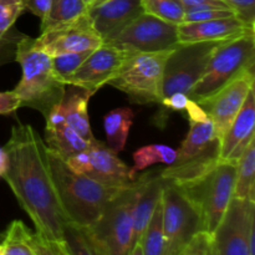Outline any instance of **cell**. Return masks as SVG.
I'll return each mask as SVG.
<instances>
[{
    "mask_svg": "<svg viewBox=\"0 0 255 255\" xmlns=\"http://www.w3.org/2000/svg\"><path fill=\"white\" fill-rule=\"evenodd\" d=\"M4 148L9 163L2 178L34 223L36 233L50 241L62 242L69 221L52 181L44 139L32 126L17 124L11 128Z\"/></svg>",
    "mask_w": 255,
    "mask_h": 255,
    "instance_id": "obj_1",
    "label": "cell"
},
{
    "mask_svg": "<svg viewBox=\"0 0 255 255\" xmlns=\"http://www.w3.org/2000/svg\"><path fill=\"white\" fill-rule=\"evenodd\" d=\"M50 171L57 197L69 223L80 227L94 226L109 202L120 192L117 187L102 184L95 179L72 172L65 159L47 148Z\"/></svg>",
    "mask_w": 255,
    "mask_h": 255,
    "instance_id": "obj_2",
    "label": "cell"
},
{
    "mask_svg": "<svg viewBox=\"0 0 255 255\" xmlns=\"http://www.w3.org/2000/svg\"><path fill=\"white\" fill-rule=\"evenodd\" d=\"M15 61L21 66V79L14 89L20 105L47 117L66 91V85L52 67L51 56L40 47L36 37L22 35L16 45Z\"/></svg>",
    "mask_w": 255,
    "mask_h": 255,
    "instance_id": "obj_3",
    "label": "cell"
},
{
    "mask_svg": "<svg viewBox=\"0 0 255 255\" xmlns=\"http://www.w3.org/2000/svg\"><path fill=\"white\" fill-rule=\"evenodd\" d=\"M189 131L172 164L161 169L166 182L181 184L193 181L213 168L219 162L221 137L214 124L197 102L192 101L186 111Z\"/></svg>",
    "mask_w": 255,
    "mask_h": 255,
    "instance_id": "obj_4",
    "label": "cell"
},
{
    "mask_svg": "<svg viewBox=\"0 0 255 255\" xmlns=\"http://www.w3.org/2000/svg\"><path fill=\"white\" fill-rule=\"evenodd\" d=\"M236 173L237 163L218 162L198 178L177 184L198 211L203 231L211 236L234 198Z\"/></svg>",
    "mask_w": 255,
    "mask_h": 255,
    "instance_id": "obj_5",
    "label": "cell"
},
{
    "mask_svg": "<svg viewBox=\"0 0 255 255\" xmlns=\"http://www.w3.org/2000/svg\"><path fill=\"white\" fill-rule=\"evenodd\" d=\"M255 34L219 42L214 49L206 72L193 87L189 99L204 101L249 70H254Z\"/></svg>",
    "mask_w": 255,
    "mask_h": 255,
    "instance_id": "obj_6",
    "label": "cell"
},
{
    "mask_svg": "<svg viewBox=\"0 0 255 255\" xmlns=\"http://www.w3.org/2000/svg\"><path fill=\"white\" fill-rule=\"evenodd\" d=\"M172 51L173 50L129 54L116 76L107 85L126 94L133 104L159 105L164 64Z\"/></svg>",
    "mask_w": 255,
    "mask_h": 255,
    "instance_id": "obj_7",
    "label": "cell"
},
{
    "mask_svg": "<svg viewBox=\"0 0 255 255\" xmlns=\"http://www.w3.org/2000/svg\"><path fill=\"white\" fill-rule=\"evenodd\" d=\"M138 183L137 177L133 184L120 189L99 221L89 227L106 255H128L133 247V206Z\"/></svg>",
    "mask_w": 255,
    "mask_h": 255,
    "instance_id": "obj_8",
    "label": "cell"
},
{
    "mask_svg": "<svg viewBox=\"0 0 255 255\" xmlns=\"http://www.w3.org/2000/svg\"><path fill=\"white\" fill-rule=\"evenodd\" d=\"M219 42L222 41L177 45L164 64L162 100L177 92L189 96L206 72L212 54Z\"/></svg>",
    "mask_w": 255,
    "mask_h": 255,
    "instance_id": "obj_9",
    "label": "cell"
},
{
    "mask_svg": "<svg viewBox=\"0 0 255 255\" xmlns=\"http://www.w3.org/2000/svg\"><path fill=\"white\" fill-rule=\"evenodd\" d=\"M161 204L166 255H178L198 232L203 231L201 216L181 188L172 182L164 183Z\"/></svg>",
    "mask_w": 255,
    "mask_h": 255,
    "instance_id": "obj_10",
    "label": "cell"
},
{
    "mask_svg": "<svg viewBox=\"0 0 255 255\" xmlns=\"http://www.w3.org/2000/svg\"><path fill=\"white\" fill-rule=\"evenodd\" d=\"M178 25L169 24L152 15L143 14L104 40L128 54L173 50L179 44Z\"/></svg>",
    "mask_w": 255,
    "mask_h": 255,
    "instance_id": "obj_11",
    "label": "cell"
},
{
    "mask_svg": "<svg viewBox=\"0 0 255 255\" xmlns=\"http://www.w3.org/2000/svg\"><path fill=\"white\" fill-rule=\"evenodd\" d=\"M65 162L75 173L110 187L125 188L133 184L137 178L131 168L117 157L116 152L96 138L85 151L69 157Z\"/></svg>",
    "mask_w": 255,
    "mask_h": 255,
    "instance_id": "obj_12",
    "label": "cell"
},
{
    "mask_svg": "<svg viewBox=\"0 0 255 255\" xmlns=\"http://www.w3.org/2000/svg\"><path fill=\"white\" fill-rule=\"evenodd\" d=\"M255 219V202L232 199L223 219L211 238L209 255H252L248 233Z\"/></svg>",
    "mask_w": 255,
    "mask_h": 255,
    "instance_id": "obj_13",
    "label": "cell"
},
{
    "mask_svg": "<svg viewBox=\"0 0 255 255\" xmlns=\"http://www.w3.org/2000/svg\"><path fill=\"white\" fill-rule=\"evenodd\" d=\"M128 55V52L114 45L102 44L86 57L65 84L95 95L116 76Z\"/></svg>",
    "mask_w": 255,
    "mask_h": 255,
    "instance_id": "obj_14",
    "label": "cell"
},
{
    "mask_svg": "<svg viewBox=\"0 0 255 255\" xmlns=\"http://www.w3.org/2000/svg\"><path fill=\"white\" fill-rule=\"evenodd\" d=\"M254 70H249L198 104L212 120L221 139L254 89Z\"/></svg>",
    "mask_w": 255,
    "mask_h": 255,
    "instance_id": "obj_15",
    "label": "cell"
},
{
    "mask_svg": "<svg viewBox=\"0 0 255 255\" xmlns=\"http://www.w3.org/2000/svg\"><path fill=\"white\" fill-rule=\"evenodd\" d=\"M36 41L50 56L67 52L92 51L104 44V39L92 26L87 14L69 25L42 31L36 37Z\"/></svg>",
    "mask_w": 255,
    "mask_h": 255,
    "instance_id": "obj_16",
    "label": "cell"
},
{
    "mask_svg": "<svg viewBox=\"0 0 255 255\" xmlns=\"http://www.w3.org/2000/svg\"><path fill=\"white\" fill-rule=\"evenodd\" d=\"M254 27L238 16L198 22H182L178 25L179 44L204 41H226L247 34H254Z\"/></svg>",
    "mask_w": 255,
    "mask_h": 255,
    "instance_id": "obj_17",
    "label": "cell"
},
{
    "mask_svg": "<svg viewBox=\"0 0 255 255\" xmlns=\"http://www.w3.org/2000/svg\"><path fill=\"white\" fill-rule=\"evenodd\" d=\"M255 94L249 92L243 107L221 139L219 162L237 163L249 144L255 141Z\"/></svg>",
    "mask_w": 255,
    "mask_h": 255,
    "instance_id": "obj_18",
    "label": "cell"
},
{
    "mask_svg": "<svg viewBox=\"0 0 255 255\" xmlns=\"http://www.w3.org/2000/svg\"><path fill=\"white\" fill-rule=\"evenodd\" d=\"M143 14L142 0H105L87 11L92 26L107 39Z\"/></svg>",
    "mask_w": 255,
    "mask_h": 255,
    "instance_id": "obj_19",
    "label": "cell"
},
{
    "mask_svg": "<svg viewBox=\"0 0 255 255\" xmlns=\"http://www.w3.org/2000/svg\"><path fill=\"white\" fill-rule=\"evenodd\" d=\"M138 192L133 206V246L138 243L151 221L164 188L161 169L149 171L138 177Z\"/></svg>",
    "mask_w": 255,
    "mask_h": 255,
    "instance_id": "obj_20",
    "label": "cell"
},
{
    "mask_svg": "<svg viewBox=\"0 0 255 255\" xmlns=\"http://www.w3.org/2000/svg\"><path fill=\"white\" fill-rule=\"evenodd\" d=\"M45 144L62 159H67L79 152L85 151L91 143L66 124L60 110V104L45 117Z\"/></svg>",
    "mask_w": 255,
    "mask_h": 255,
    "instance_id": "obj_21",
    "label": "cell"
},
{
    "mask_svg": "<svg viewBox=\"0 0 255 255\" xmlns=\"http://www.w3.org/2000/svg\"><path fill=\"white\" fill-rule=\"evenodd\" d=\"M91 96L85 90L67 85L64 99L60 102V110L66 124L89 142L95 139L89 119V101Z\"/></svg>",
    "mask_w": 255,
    "mask_h": 255,
    "instance_id": "obj_22",
    "label": "cell"
},
{
    "mask_svg": "<svg viewBox=\"0 0 255 255\" xmlns=\"http://www.w3.org/2000/svg\"><path fill=\"white\" fill-rule=\"evenodd\" d=\"M133 120L134 112L128 107H119L105 115L104 128L107 146L116 153L124 151Z\"/></svg>",
    "mask_w": 255,
    "mask_h": 255,
    "instance_id": "obj_23",
    "label": "cell"
},
{
    "mask_svg": "<svg viewBox=\"0 0 255 255\" xmlns=\"http://www.w3.org/2000/svg\"><path fill=\"white\" fill-rule=\"evenodd\" d=\"M87 14L84 0H51L49 10L41 20L40 30L56 29V27L75 22Z\"/></svg>",
    "mask_w": 255,
    "mask_h": 255,
    "instance_id": "obj_24",
    "label": "cell"
},
{
    "mask_svg": "<svg viewBox=\"0 0 255 255\" xmlns=\"http://www.w3.org/2000/svg\"><path fill=\"white\" fill-rule=\"evenodd\" d=\"M234 198L255 202V141L237 161Z\"/></svg>",
    "mask_w": 255,
    "mask_h": 255,
    "instance_id": "obj_25",
    "label": "cell"
},
{
    "mask_svg": "<svg viewBox=\"0 0 255 255\" xmlns=\"http://www.w3.org/2000/svg\"><path fill=\"white\" fill-rule=\"evenodd\" d=\"M62 243L70 255H106L90 228L86 227L67 223Z\"/></svg>",
    "mask_w": 255,
    "mask_h": 255,
    "instance_id": "obj_26",
    "label": "cell"
},
{
    "mask_svg": "<svg viewBox=\"0 0 255 255\" xmlns=\"http://www.w3.org/2000/svg\"><path fill=\"white\" fill-rule=\"evenodd\" d=\"M132 157H133V167L131 168V171L137 176L138 172L144 171L152 164L162 163L167 164V166L172 164L177 158V149L162 143L147 144V146L137 149Z\"/></svg>",
    "mask_w": 255,
    "mask_h": 255,
    "instance_id": "obj_27",
    "label": "cell"
},
{
    "mask_svg": "<svg viewBox=\"0 0 255 255\" xmlns=\"http://www.w3.org/2000/svg\"><path fill=\"white\" fill-rule=\"evenodd\" d=\"M141 244L142 255H166L163 228H162V204H157L151 221L138 242Z\"/></svg>",
    "mask_w": 255,
    "mask_h": 255,
    "instance_id": "obj_28",
    "label": "cell"
},
{
    "mask_svg": "<svg viewBox=\"0 0 255 255\" xmlns=\"http://www.w3.org/2000/svg\"><path fill=\"white\" fill-rule=\"evenodd\" d=\"M31 231L21 221H12L2 239L4 255H35L30 243Z\"/></svg>",
    "mask_w": 255,
    "mask_h": 255,
    "instance_id": "obj_29",
    "label": "cell"
},
{
    "mask_svg": "<svg viewBox=\"0 0 255 255\" xmlns=\"http://www.w3.org/2000/svg\"><path fill=\"white\" fill-rule=\"evenodd\" d=\"M142 9L146 14L174 25L183 22L186 12L177 0H142Z\"/></svg>",
    "mask_w": 255,
    "mask_h": 255,
    "instance_id": "obj_30",
    "label": "cell"
},
{
    "mask_svg": "<svg viewBox=\"0 0 255 255\" xmlns=\"http://www.w3.org/2000/svg\"><path fill=\"white\" fill-rule=\"evenodd\" d=\"M92 51L67 52V54H60L56 55V56H51L52 67H54L55 72L60 77V80L65 84V81L81 66L82 62L86 60V57Z\"/></svg>",
    "mask_w": 255,
    "mask_h": 255,
    "instance_id": "obj_31",
    "label": "cell"
},
{
    "mask_svg": "<svg viewBox=\"0 0 255 255\" xmlns=\"http://www.w3.org/2000/svg\"><path fill=\"white\" fill-rule=\"evenodd\" d=\"M25 11L22 0H0V37L6 34Z\"/></svg>",
    "mask_w": 255,
    "mask_h": 255,
    "instance_id": "obj_32",
    "label": "cell"
},
{
    "mask_svg": "<svg viewBox=\"0 0 255 255\" xmlns=\"http://www.w3.org/2000/svg\"><path fill=\"white\" fill-rule=\"evenodd\" d=\"M237 16L236 12L232 9L227 7H216L208 6L203 9L189 10L184 12L183 22H198V21H208L214 19H223V17Z\"/></svg>",
    "mask_w": 255,
    "mask_h": 255,
    "instance_id": "obj_33",
    "label": "cell"
},
{
    "mask_svg": "<svg viewBox=\"0 0 255 255\" xmlns=\"http://www.w3.org/2000/svg\"><path fill=\"white\" fill-rule=\"evenodd\" d=\"M30 243L35 255H70L62 242L50 241L40 236L39 233L31 232Z\"/></svg>",
    "mask_w": 255,
    "mask_h": 255,
    "instance_id": "obj_34",
    "label": "cell"
},
{
    "mask_svg": "<svg viewBox=\"0 0 255 255\" xmlns=\"http://www.w3.org/2000/svg\"><path fill=\"white\" fill-rule=\"evenodd\" d=\"M24 34L11 27L5 35L0 37V66L15 61L16 45Z\"/></svg>",
    "mask_w": 255,
    "mask_h": 255,
    "instance_id": "obj_35",
    "label": "cell"
},
{
    "mask_svg": "<svg viewBox=\"0 0 255 255\" xmlns=\"http://www.w3.org/2000/svg\"><path fill=\"white\" fill-rule=\"evenodd\" d=\"M212 236L201 231L189 241V243L179 252L178 255H209Z\"/></svg>",
    "mask_w": 255,
    "mask_h": 255,
    "instance_id": "obj_36",
    "label": "cell"
},
{
    "mask_svg": "<svg viewBox=\"0 0 255 255\" xmlns=\"http://www.w3.org/2000/svg\"><path fill=\"white\" fill-rule=\"evenodd\" d=\"M231 7L239 19L248 25L255 26V0H222Z\"/></svg>",
    "mask_w": 255,
    "mask_h": 255,
    "instance_id": "obj_37",
    "label": "cell"
},
{
    "mask_svg": "<svg viewBox=\"0 0 255 255\" xmlns=\"http://www.w3.org/2000/svg\"><path fill=\"white\" fill-rule=\"evenodd\" d=\"M21 107L20 99L15 91L0 92V116H7L16 112Z\"/></svg>",
    "mask_w": 255,
    "mask_h": 255,
    "instance_id": "obj_38",
    "label": "cell"
},
{
    "mask_svg": "<svg viewBox=\"0 0 255 255\" xmlns=\"http://www.w3.org/2000/svg\"><path fill=\"white\" fill-rule=\"evenodd\" d=\"M177 1L183 6L184 11L203 9V7H208V6L227 7V9H231V7L227 6L222 0H177Z\"/></svg>",
    "mask_w": 255,
    "mask_h": 255,
    "instance_id": "obj_39",
    "label": "cell"
},
{
    "mask_svg": "<svg viewBox=\"0 0 255 255\" xmlns=\"http://www.w3.org/2000/svg\"><path fill=\"white\" fill-rule=\"evenodd\" d=\"M50 2H51V0H22L25 10H29L31 14L40 17V20L44 19L45 15H46Z\"/></svg>",
    "mask_w": 255,
    "mask_h": 255,
    "instance_id": "obj_40",
    "label": "cell"
},
{
    "mask_svg": "<svg viewBox=\"0 0 255 255\" xmlns=\"http://www.w3.org/2000/svg\"><path fill=\"white\" fill-rule=\"evenodd\" d=\"M7 163H9V159H7L6 151L4 147H0V178H2L6 173Z\"/></svg>",
    "mask_w": 255,
    "mask_h": 255,
    "instance_id": "obj_41",
    "label": "cell"
},
{
    "mask_svg": "<svg viewBox=\"0 0 255 255\" xmlns=\"http://www.w3.org/2000/svg\"><path fill=\"white\" fill-rule=\"evenodd\" d=\"M105 0H84L85 5H86V9L87 11H89L90 9H92V7L97 6V5H100L101 2H104Z\"/></svg>",
    "mask_w": 255,
    "mask_h": 255,
    "instance_id": "obj_42",
    "label": "cell"
},
{
    "mask_svg": "<svg viewBox=\"0 0 255 255\" xmlns=\"http://www.w3.org/2000/svg\"><path fill=\"white\" fill-rule=\"evenodd\" d=\"M128 255H142V249H141V244L136 243L133 247H132L131 252H129Z\"/></svg>",
    "mask_w": 255,
    "mask_h": 255,
    "instance_id": "obj_43",
    "label": "cell"
},
{
    "mask_svg": "<svg viewBox=\"0 0 255 255\" xmlns=\"http://www.w3.org/2000/svg\"><path fill=\"white\" fill-rule=\"evenodd\" d=\"M0 255H4V248H2L1 244H0Z\"/></svg>",
    "mask_w": 255,
    "mask_h": 255,
    "instance_id": "obj_44",
    "label": "cell"
}]
</instances>
